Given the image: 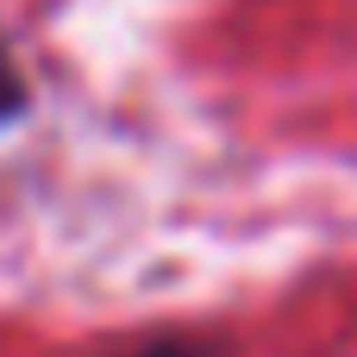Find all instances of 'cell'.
<instances>
[{
    "label": "cell",
    "mask_w": 357,
    "mask_h": 357,
    "mask_svg": "<svg viewBox=\"0 0 357 357\" xmlns=\"http://www.w3.org/2000/svg\"><path fill=\"white\" fill-rule=\"evenodd\" d=\"M13 107H19V82H13V69L0 56V113H13Z\"/></svg>",
    "instance_id": "obj_1"
}]
</instances>
